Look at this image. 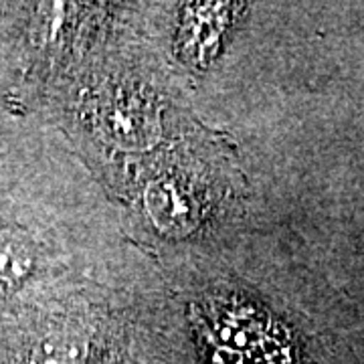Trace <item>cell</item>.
Here are the masks:
<instances>
[{
    "label": "cell",
    "mask_w": 364,
    "mask_h": 364,
    "mask_svg": "<svg viewBox=\"0 0 364 364\" xmlns=\"http://www.w3.org/2000/svg\"><path fill=\"white\" fill-rule=\"evenodd\" d=\"M221 334L227 354L219 356V363L229 364H291V354L286 342L272 330L267 320L259 314L243 310L225 314Z\"/></svg>",
    "instance_id": "6da1fadb"
},
{
    "label": "cell",
    "mask_w": 364,
    "mask_h": 364,
    "mask_svg": "<svg viewBox=\"0 0 364 364\" xmlns=\"http://www.w3.org/2000/svg\"><path fill=\"white\" fill-rule=\"evenodd\" d=\"M229 4H196L186 11L181 31L182 53L195 65L205 63L217 51L223 31L231 16Z\"/></svg>",
    "instance_id": "7a4b0ae2"
},
{
    "label": "cell",
    "mask_w": 364,
    "mask_h": 364,
    "mask_svg": "<svg viewBox=\"0 0 364 364\" xmlns=\"http://www.w3.org/2000/svg\"><path fill=\"white\" fill-rule=\"evenodd\" d=\"M33 253L16 239L0 241V296L13 294L33 272Z\"/></svg>",
    "instance_id": "3957f363"
}]
</instances>
